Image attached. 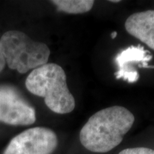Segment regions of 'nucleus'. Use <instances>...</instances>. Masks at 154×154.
Instances as JSON below:
<instances>
[{
    "mask_svg": "<svg viewBox=\"0 0 154 154\" xmlns=\"http://www.w3.org/2000/svg\"><path fill=\"white\" fill-rule=\"evenodd\" d=\"M6 64V61L4 57V54L2 51V48L1 43H0V72L3 70Z\"/></svg>",
    "mask_w": 154,
    "mask_h": 154,
    "instance_id": "obj_10",
    "label": "nucleus"
},
{
    "mask_svg": "<svg viewBox=\"0 0 154 154\" xmlns=\"http://www.w3.org/2000/svg\"><path fill=\"white\" fill-rule=\"evenodd\" d=\"M116 36H117V32H113L111 34V38H113V39L116 37Z\"/></svg>",
    "mask_w": 154,
    "mask_h": 154,
    "instance_id": "obj_11",
    "label": "nucleus"
},
{
    "mask_svg": "<svg viewBox=\"0 0 154 154\" xmlns=\"http://www.w3.org/2000/svg\"><path fill=\"white\" fill-rule=\"evenodd\" d=\"M0 121L13 126L33 124L35 109L14 88L0 86Z\"/></svg>",
    "mask_w": 154,
    "mask_h": 154,
    "instance_id": "obj_5",
    "label": "nucleus"
},
{
    "mask_svg": "<svg viewBox=\"0 0 154 154\" xmlns=\"http://www.w3.org/2000/svg\"><path fill=\"white\" fill-rule=\"evenodd\" d=\"M27 90L44 99L53 112L65 114L74 110L76 103L69 91L63 69L56 63H46L34 69L25 82Z\"/></svg>",
    "mask_w": 154,
    "mask_h": 154,
    "instance_id": "obj_2",
    "label": "nucleus"
},
{
    "mask_svg": "<svg viewBox=\"0 0 154 154\" xmlns=\"http://www.w3.org/2000/svg\"><path fill=\"white\" fill-rule=\"evenodd\" d=\"M119 154H154V150L145 147L130 148L123 150Z\"/></svg>",
    "mask_w": 154,
    "mask_h": 154,
    "instance_id": "obj_9",
    "label": "nucleus"
},
{
    "mask_svg": "<svg viewBox=\"0 0 154 154\" xmlns=\"http://www.w3.org/2000/svg\"><path fill=\"white\" fill-rule=\"evenodd\" d=\"M6 63L11 69L24 74L47 63L50 50L47 44L33 41L20 31H8L0 38Z\"/></svg>",
    "mask_w": 154,
    "mask_h": 154,
    "instance_id": "obj_3",
    "label": "nucleus"
},
{
    "mask_svg": "<svg viewBox=\"0 0 154 154\" xmlns=\"http://www.w3.org/2000/svg\"><path fill=\"white\" fill-rule=\"evenodd\" d=\"M134 116L120 106L100 110L81 129V143L94 153H106L119 146L134 123Z\"/></svg>",
    "mask_w": 154,
    "mask_h": 154,
    "instance_id": "obj_1",
    "label": "nucleus"
},
{
    "mask_svg": "<svg viewBox=\"0 0 154 154\" xmlns=\"http://www.w3.org/2000/svg\"><path fill=\"white\" fill-rule=\"evenodd\" d=\"M57 145V136L52 130L34 127L13 138L3 154H51Z\"/></svg>",
    "mask_w": 154,
    "mask_h": 154,
    "instance_id": "obj_4",
    "label": "nucleus"
},
{
    "mask_svg": "<svg viewBox=\"0 0 154 154\" xmlns=\"http://www.w3.org/2000/svg\"><path fill=\"white\" fill-rule=\"evenodd\" d=\"M51 2L58 11L74 14L88 12L94 5L92 0H54Z\"/></svg>",
    "mask_w": 154,
    "mask_h": 154,
    "instance_id": "obj_8",
    "label": "nucleus"
},
{
    "mask_svg": "<svg viewBox=\"0 0 154 154\" xmlns=\"http://www.w3.org/2000/svg\"><path fill=\"white\" fill-rule=\"evenodd\" d=\"M125 28L128 34L154 50V10L131 14L125 22Z\"/></svg>",
    "mask_w": 154,
    "mask_h": 154,
    "instance_id": "obj_7",
    "label": "nucleus"
},
{
    "mask_svg": "<svg viewBox=\"0 0 154 154\" xmlns=\"http://www.w3.org/2000/svg\"><path fill=\"white\" fill-rule=\"evenodd\" d=\"M152 55L143 46L130 47L123 49L115 58L118 71L115 73L116 79H123L130 84L136 83L139 79V74L136 66L140 68H154L148 62L151 60Z\"/></svg>",
    "mask_w": 154,
    "mask_h": 154,
    "instance_id": "obj_6",
    "label": "nucleus"
},
{
    "mask_svg": "<svg viewBox=\"0 0 154 154\" xmlns=\"http://www.w3.org/2000/svg\"><path fill=\"white\" fill-rule=\"evenodd\" d=\"M111 2H114V3H117V2H120V1H119V0H114V1H112V0H111Z\"/></svg>",
    "mask_w": 154,
    "mask_h": 154,
    "instance_id": "obj_12",
    "label": "nucleus"
}]
</instances>
